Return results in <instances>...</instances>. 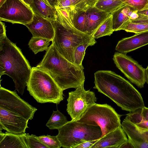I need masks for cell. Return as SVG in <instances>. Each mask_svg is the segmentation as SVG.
Masks as SVG:
<instances>
[{
    "label": "cell",
    "mask_w": 148,
    "mask_h": 148,
    "mask_svg": "<svg viewBox=\"0 0 148 148\" xmlns=\"http://www.w3.org/2000/svg\"><path fill=\"white\" fill-rule=\"evenodd\" d=\"M121 127L134 148H148V131H141L135 125L125 119Z\"/></svg>",
    "instance_id": "cell-14"
},
{
    "label": "cell",
    "mask_w": 148,
    "mask_h": 148,
    "mask_svg": "<svg viewBox=\"0 0 148 148\" xmlns=\"http://www.w3.org/2000/svg\"><path fill=\"white\" fill-rule=\"evenodd\" d=\"M121 148H134V147L131 141L128 139L127 140L123 143L120 147Z\"/></svg>",
    "instance_id": "cell-38"
},
{
    "label": "cell",
    "mask_w": 148,
    "mask_h": 148,
    "mask_svg": "<svg viewBox=\"0 0 148 148\" xmlns=\"http://www.w3.org/2000/svg\"><path fill=\"white\" fill-rule=\"evenodd\" d=\"M56 7L71 8L75 10L72 1L70 0H58L55 7Z\"/></svg>",
    "instance_id": "cell-34"
},
{
    "label": "cell",
    "mask_w": 148,
    "mask_h": 148,
    "mask_svg": "<svg viewBox=\"0 0 148 148\" xmlns=\"http://www.w3.org/2000/svg\"><path fill=\"white\" fill-rule=\"evenodd\" d=\"M29 7L34 14L51 21L56 19V9L47 0H32Z\"/></svg>",
    "instance_id": "cell-19"
},
{
    "label": "cell",
    "mask_w": 148,
    "mask_h": 148,
    "mask_svg": "<svg viewBox=\"0 0 148 148\" xmlns=\"http://www.w3.org/2000/svg\"><path fill=\"white\" fill-rule=\"evenodd\" d=\"M76 11H86L94 7L98 0H70Z\"/></svg>",
    "instance_id": "cell-29"
},
{
    "label": "cell",
    "mask_w": 148,
    "mask_h": 148,
    "mask_svg": "<svg viewBox=\"0 0 148 148\" xmlns=\"http://www.w3.org/2000/svg\"><path fill=\"white\" fill-rule=\"evenodd\" d=\"M125 4L120 0H98L95 7L101 10L111 14Z\"/></svg>",
    "instance_id": "cell-21"
},
{
    "label": "cell",
    "mask_w": 148,
    "mask_h": 148,
    "mask_svg": "<svg viewBox=\"0 0 148 148\" xmlns=\"http://www.w3.org/2000/svg\"><path fill=\"white\" fill-rule=\"evenodd\" d=\"M117 68L132 82L142 88L146 82L145 69L126 54L115 52L113 58Z\"/></svg>",
    "instance_id": "cell-11"
},
{
    "label": "cell",
    "mask_w": 148,
    "mask_h": 148,
    "mask_svg": "<svg viewBox=\"0 0 148 148\" xmlns=\"http://www.w3.org/2000/svg\"><path fill=\"white\" fill-rule=\"evenodd\" d=\"M98 140L84 142L78 145L75 148H91Z\"/></svg>",
    "instance_id": "cell-35"
},
{
    "label": "cell",
    "mask_w": 148,
    "mask_h": 148,
    "mask_svg": "<svg viewBox=\"0 0 148 148\" xmlns=\"http://www.w3.org/2000/svg\"><path fill=\"white\" fill-rule=\"evenodd\" d=\"M27 119L0 107V130L14 134L25 133L28 128Z\"/></svg>",
    "instance_id": "cell-12"
},
{
    "label": "cell",
    "mask_w": 148,
    "mask_h": 148,
    "mask_svg": "<svg viewBox=\"0 0 148 148\" xmlns=\"http://www.w3.org/2000/svg\"><path fill=\"white\" fill-rule=\"evenodd\" d=\"M131 22L141 24H148V16L139 13L135 10L132 13L130 17Z\"/></svg>",
    "instance_id": "cell-33"
},
{
    "label": "cell",
    "mask_w": 148,
    "mask_h": 148,
    "mask_svg": "<svg viewBox=\"0 0 148 148\" xmlns=\"http://www.w3.org/2000/svg\"><path fill=\"white\" fill-rule=\"evenodd\" d=\"M142 113L145 121H148V108L145 106L143 108Z\"/></svg>",
    "instance_id": "cell-39"
},
{
    "label": "cell",
    "mask_w": 148,
    "mask_h": 148,
    "mask_svg": "<svg viewBox=\"0 0 148 148\" xmlns=\"http://www.w3.org/2000/svg\"><path fill=\"white\" fill-rule=\"evenodd\" d=\"M137 127L142 131H148V121L135 125Z\"/></svg>",
    "instance_id": "cell-36"
},
{
    "label": "cell",
    "mask_w": 148,
    "mask_h": 148,
    "mask_svg": "<svg viewBox=\"0 0 148 148\" xmlns=\"http://www.w3.org/2000/svg\"><path fill=\"white\" fill-rule=\"evenodd\" d=\"M121 30L138 34L148 31V24L134 23L128 21L121 26L118 31Z\"/></svg>",
    "instance_id": "cell-26"
},
{
    "label": "cell",
    "mask_w": 148,
    "mask_h": 148,
    "mask_svg": "<svg viewBox=\"0 0 148 148\" xmlns=\"http://www.w3.org/2000/svg\"><path fill=\"white\" fill-rule=\"evenodd\" d=\"M93 88L109 98L122 110L129 112L145 105L140 93L129 81L108 70H99L94 73Z\"/></svg>",
    "instance_id": "cell-1"
},
{
    "label": "cell",
    "mask_w": 148,
    "mask_h": 148,
    "mask_svg": "<svg viewBox=\"0 0 148 148\" xmlns=\"http://www.w3.org/2000/svg\"><path fill=\"white\" fill-rule=\"evenodd\" d=\"M137 12L148 16V5L142 9L137 11Z\"/></svg>",
    "instance_id": "cell-40"
},
{
    "label": "cell",
    "mask_w": 148,
    "mask_h": 148,
    "mask_svg": "<svg viewBox=\"0 0 148 148\" xmlns=\"http://www.w3.org/2000/svg\"><path fill=\"white\" fill-rule=\"evenodd\" d=\"M0 130V148H28L25 141L26 133H3Z\"/></svg>",
    "instance_id": "cell-18"
},
{
    "label": "cell",
    "mask_w": 148,
    "mask_h": 148,
    "mask_svg": "<svg viewBox=\"0 0 148 148\" xmlns=\"http://www.w3.org/2000/svg\"><path fill=\"white\" fill-rule=\"evenodd\" d=\"M6 1V0H0V7H1Z\"/></svg>",
    "instance_id": "cell-44"
},
{
    "label": "cell",
    "mask_w": 148,
    "mask_h": 148,
    "mask_svg": "<svg viewBox=\"0 0 148 148\" xmlns=\"http://www.w3.org/2000/svg\"><path fill=\"white\" fill-rule=\"evenodd\" d=\"M35 68L49 74L63 91L70 88L76 89L84 84L85 80L83 65H77L69 61L52 43Z\"/></svg>",
    "instance_id": "cell-2"
},
{
    "label": "cell",
    "mask_w": 148,
    "mask_h": 148,
    "mask_svg": "<svg viewBox=\"0 0 148 148\" xmlns=\"http://www.w3.org/2000/svg\"><path fill=\"white\" fill-rule=\"evenodd\" d=\"M50 5L53 7L55 8L58 0H47Z\"/></svg>",
    "instance_id": "cell-41"
},
{
    "label": "cell",
    "mask_w": 148,
    "mask_h": 148,
    "mask_svg": "<svg viewBox=\"0 0 148 148\" xmlns=\"http://www.w3.org/2000/svg\"><path fill=\"white\" fill-rule=\"evenodd\" d=\"M127 139L122 128L119 127L98 139L91 148H119Z\"/></svg>",
    "instance_id": "cell-16"
},
{
    "label": "cell",
    "mask_w": 148,
    "mask_h": 148,
    "mask_svg": "<svg viewBox=\"0 0 148 148\" xmlns=\"http://www.w3.org/2000/svg\"><path fill=\"white\" fill-rule=\"evenodd\" d=\"M36 135H30L28 133L25 136V141L28 148H47L41 143L36 137Z\"/></svg>",
    "instance_id": "cell-31"
},
{
    "label": "cell",
    "mask_w": 148,
    "mask_h": 148,
    "mask_svg": "<svg viewBox=\"0 0 148 148\" xmlns=\"http://www.w3.org/2000/svg\"><path fill=\"white\" fill-rule=\"evenodd\" d=\"M58 130L56 136L63 148H75L84 142L99 139L102 134L99 126L78 121H69Z\"/></svg>",
    "instance_id": "cell-6"
},
{
    "label": "cell",
    "mask_w": 148,
    "mask_h": 148,
    "mask_svg": "<svg viewBox=\"0 0 148 148\" xmlns=\"http://www.w3.org/2000/svg\"><path fill=\"white\" fill-rule=\"evenodd\" d=\"M95 44L94 43L88 42L81 45L77 47L74 52V64L77 65H82V62L86 49L88 46H92Z\"/></svg>",
    "instance_id": "cell-28"
},
{
    "label": "cell",
    "mask_w": 148,
    "mask_h": 148,
    "mask_svg": "<svg viewBox=\"0 0 148 148\" xmlns=\"http://www.w3.org/2000/svg\"><path fill=\"white\" fill-rule=\"evenodd\" d=\"M39 141L47 148H60L61 143L57 136L49 135L36 136Z\"/></svg>",
    "instance_id": "cell-27"
},
{
    "label": "cell",
    "mask_w": 148,
    "mask_h": 148,
    "mask_svg": "<svg viewBox=\"0 0 148 148\" xmlns=\"http://www.w3.org/2000/svg\"><path fill=\"white\" fill-rule=\"evenodd\" d=\"M29 7L32 1V0H22Z\"/></svg>",
    "instance_id": "cell-42"
},
{
    "label": "cell",
    "mask_w": 148,
    "mask_h": 148,
    "mask_svg": "<svg viewBox=\"0 0 148 148\" xmlns=\"http://www.w3.org/2000/svg\"><path fill=\"white\" fill-rule=\"evenodd\" d=\"M145 75L146 78V82L148 84V66L145 69Z\"/></svg>",
    "instance_id": "cell-43"
},
{
    "label": "cell",
    "mask_w": 148,
    "mask_h": 148,
    "mask_svg": "<svg viewBox=\"0 0 148 148\" xmlns=\"http://www.w3.org/2000/svg\"><path fill=\"white\" fill-rule=\"evenodd\" d=\"M97 99L94 92L84 89V84L75 91L69 92L67 100L66 111L71 118V121L79 120L88 110L96 103Z\"/></svg>",
    "instance_id": "cell-8"
},
{
    "label": "cell",
    "mask_w": 148,
    "mask_h": 148,
    "mask_svg": "<svg viewBox=\"0 0 148 148\" xmlns=\"http://www.w3.org/2000/svg\"><path fill=\"white\" fill-rule=\"evenodd\" d=\"M73 24L77 29L87 34V19L86 11H75L73 16Z\"/></svg>",
    "instance_id": "cell-25"
},
{
    "label": "cell",
    "mask_w": 148,
    "mask_h": 148,
    "mask_svg": "<svg viewBox=\"0 0 148 148\" xmlns=\"http://www.w3.org/2000/svg\"><path fill=\"white\" fill-rule=\"evenodd\" d=\"M0 107L29 120H31L37 109L21 98L15 91L0 86Z\"/></svg>",
    "instance_id": "cell-10"
},
{
    "label": "cell",
    "mask_w": 148,
    "mask_h": 148,
    "mask_svg": "<svg viewBox=\"0 0 148 148\" xmlns=\"http://www.w3.org/2000/svg\"><path fill=\"white\" fill-rule=\"evenodd\" d=\"M148 44V31L127 38L119 41L115 50L118 52L126 53Z\"/></svg>",
    "instance_id": "cell-15"
},
{
    "label": "cell",
    "mask_w": 148,
    "mask_h": 148,
    "mask_svg": "<svg viewBox=\"0 0 148 148\" xmlns=\"http://www.w3.org/2000/svg\"><path fill=\"white\" fill-rule=\"evenodd\" d=\"M34 13L22 0H6L0 7V20L25 25L31 22Z\"/></svg>",
    "instance_id": "cell-9"
},
{
    "label": "cell",
    "mask_w": 148,
    "mask_h": 148,
    "mask_svg": "<svg viewBox=\"0 0 148 148\" xmlns=\"http://www.w3.org/2000/svg\"><path fill=\"white\" fill-rule=\"evenodd\" d=\"M135 10L133 8L125 4L111 13L112 17V27L114 31H118L123 24L129 21L132 13Z\"/></svg>",
    "instance_id": "cell-20"
},
{
    "label": "cell",
    "mask_w": 148,
    "mask_h": 148,
    "mask_svg": "<svg viewBox=\"0 0 148 148\" xmlns=\"http://www.w3.org/2000/svg\"><path fill=\"white\" fill-rule=\"evenodd\" d=\"M33 37L53 40L54 30L51 21L34 14L32 21L25 25Z\"/></svg>",
    "instance_id": "cell-13"
},
{
    "label": "cell",
    "mask_w": 148,
    "mask_h": 148,
    "mask_svg": "<svg viewBox=\"0 0 148 148\" xmlns=\"http://www.w3.org/2000/svg\"><path fill=\"white\" fill-rule=\"evenodd\" d=\"M68 121L66 117L58 110H57L53 111L46 125L50 130H58Z\"/></svg>",
    "instance_id": "cell-23"
},
{
    "label": "cell",
    "mask_w": 148,
    "mask_h": 148,
    "mask_svg": "<svg viewBox=\"0 0 148 148\" xmlns=\"http://www.w3.org/2000/svg\"><path fill=\"white\" fill-rule=\"evenodd\" d=\"M27 90L38 103H52L57 104L64 99L63 90L45 72L35 67L32 72L27 83Z\"/></svg>",
    "instance_id": "cell-5"
},
{
    "label": "cell",
    "mask_w": 148,
    "mask_h": 148,
    "mask_svg": "<svg viewBox=\"0 0 148 148\" xmlns=\"http://www.w3.org/2000/svg\"><path fill=\"white\" fill-rule=\"evenodd\" d=\"M121 116L110 106L107 104L95 103L77 121L99 126L102 131V137L118 128L122 127Z\"/></svg>",
    "instance_id": "cell-7"
},
{
    "label": "cell",
    "mask_w": 148,
    "mask_h": 148,
    "mask_svg": "<svg viewBox=\"0 0 148 148\" xmlns=\"http://www.w3.org/2000/svg\"><path fill=\"white\" fill-rule=\"evenodd\" d=\"M86 13L87 19V33L92 37L98 28L110 14L101 10L95 6L88 9Z\"/></svg>",
    "instance_id": "cell-17"
},
{
    "label": "cell",
    "mask_w": 148,
    "mask_h": 148,
    "mask_svg": "<svg viewBox=\"0 0 148 148\" xmlns=\"http://www.w3.org/2000/svg\"><path fill=\"white\" fill-rule=\"evenodd\" d=\"M136 10H139L148 5V0H120Z\"/></svg>",
    "instance_id": "cell-32"
},
{
    "label": "cell",
    "mask_w": 148,
    "mask_h": 148,
    "mask_svg": "<svg viewBox=\"0 0 148 148\" xmlns=\"http://www.w3.org/2000/svg\"><path fill=\"white\" fill-rule=\"evenodd\" d=\"M51 21L54 30L52 43L62 56L72 63L74 64V52L77 47L88 42L97 43L92 37L78 30L73 25L56 19Z\"/></svg>",
    "instance_id": "cell-4"
},
{
    "label": "cell",
    "mask_w": 148,
    "mask_h": 148,
    "mask_svg": "<svg viewBox=\"0 0 148 148\" xmlns=\"http://www.w3.org/2000/svg\"><path fill=\"white\" fill-rule=\"evenodd\" d=\"M51 41L47 39L32 36L28 45L30 49L36 54L39 52L47 51Z\"/></svg>",
    "instance_id": "cell-24"
},
{
    "label": "cell",
    "mask_w": 148,
    "mask_h": 148,
    "mask_svg": "<svg viewBox=\"0 0 148 148\" xmlns=\"http://www.w3.org/2000/svg\"><path fill=\"white\" fill-rule=\"evenodd\" d=\"M6 36L5 26V24L0 21V39Z\"/></svg>",
    "instance_id": "cell-37"
},
{
    "label": "cell",
    "mask_w": 148,
    "mask_h": 148,
    "mask_svg": "<svg viewBox=\"0 0 148 148\" xmlns=\"http://www.w3.org/2000/svg\"><path fill=\"white\" fill-rule=\"evenodd\" d=\"M32 68L20 49L6 35L0 39V77L8 75L13 79L15 90L22 95Z\"/></svg>",
    "instance_id": "cell-3"
},
{
    "label": "cell",
    "mask_w": 148,
    "mask_h": 148,
    "mask_svg": "<svg viewBox=\"0 0 148 148\" xmlns=\"http://www.w3.org/2000/svg\"><path fill=\"white\" fill-rule=\"evenodd\" d=\"M114 30L112 27V17L110 14L96 30L92 37L95 39L106 36H110Z\"/></svg>",
    "instance_id": "cell-22"
},
{
    "label": "cell",
    "mask_w": 148,
    "mask_h": 148,
    "mask_svg": "<svg viewBox=\"0 0 148 148\" xmlns=\"http://www.w3.org/2000/svg\"><path fill=\"white\" fill-rule=\"evenodd\" d=\"M142 112V108H138L130 112L127 115L124 119L135 125L145 121Z\"/></svg>",
    "instance_id": "cell-30"
}]
</instances>
